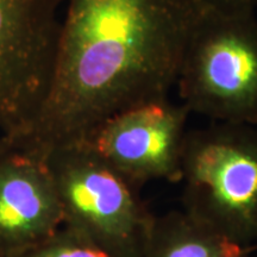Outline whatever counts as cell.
<instances>
[{
	"instance_id": "9c48e42d",
	"label": "cell",
	"mask_w": 257,
	"mask_h": 257,
	"mask_svg": "<svg viewBox=\"0 0 257 257\" xmlns=\"http://www.w3.org/2000/svg\"><path fill=\"white\" fill-rule=\"evenodd\" d=\"M15 257H115L69 227L63 226L34 248Z\"/></svg>"
},
{
	"instance_id": "8992f818",
	"label": "cell",
	"mask_w": 257,
	"mask_h": 257,
	"mask_svg": "<svg viewBox=\"0 0 257 257\" xmlns=\"http://www.w3.org/2000/svg\"><path fill=\"white\" fill-rule=\"evenodd\" d=\"M188 114L168 99L148 102L108 118L83 142L137 189L157 180L178 182Z\"/></svg>"
},
{
	"instance_id": "7a4b0ae2",
	"label": "cell",
	"mask_w": 257,
	"mask_h": 257,
	"mask_svg": "<svg viewBox=\"0 0 257 257\" xmlns=\"http://www.w3.org/2000/svg\"><path fill=\"white\" fill-rule=\"evenodd\" d=\"M184 211L250 248L257 240V131L216 123L188 131L181 161Z\"/></svg>"
},
{
	"instance_id": "5b68a950",
	"label": "cell",
	"mask_w": 257,
	"mask_h": 257,
	"mask_svg": "<svg viewBox=\"0 0 257 257\" xmlns=\"http://www.w3.org/2000/svg\"><path fill=\"white\" fill-rule=\"evenodd\" d=\"M64 0H0V140L27 133L43 107Z\"/></svg>"
},
{
	"instance_id": "277c9868",
	"label": "cell",
	"mask_w": 257,
	"mask_h": 257,
	"mask_svg": "<svg viewBox=\"0 0 257 257\" xmlns=\"http://www.w3.org/2000/svg\"><path fill=\"white\" fill-rule=\"evenodd\" d=\"M176 86L189 113L216 123L256 125L255 12L206 9L188 41Z\"/></svg>"
},
{
	"instance_id": "3957f363",
	"label": "cell",
	"mask_w": 257,
	"mask_h": 257,
	"mask_svg": "<svg viewBox=\"0 0 257 257\" xmlns=\"http://www.w3.org/2000/svg\"><path fill=\"white\" fill-rule=\"evenodd\" d=\"M69 227L115 257H146L155 216L134 187L87 143L43 156Z\"/></svg>"
},
{
	"instance_id": "ba28073f",
	"label": "cell",
	"mask_w": 257,
	"mask_h": 257,
	"mask_svg": "<svg viewBox=\"0 0 257 257\" xmlns=\"http://www.w3.org/2000/svg\"><path fill=\"white\" fill-rule=\"evenodd\" d=\"M250 248L234 242L182 211L154 218L146 257H249Z\"/></svg>"
},
{
	"instance_id": "8fae6325",
	"label": "cell",
	"mask_w": 257,
	"mask_h": 257,
	"mask_svg": "<svg viewBox=\"0 0 257 257\" xmlns=\"http://www.w3.org/2000/svg\"><path fill=\"white\" fill-rule=\"evenodd\" d=\"M0 257H5L4 255H3V253H0Z\"/></svg>"
},
{
	"instance_id": "52a82bcc",
	"label": "cell",
	"mask_w": 257,
	"mask_h": 257,
	"mask_svg": "<svg viewBox=\"0 0 257 257\" xmlns=\"http://www.w3.org/2000/svg\"><path fill=\"white\" fill-rule=\"evenodd\" d=\"M62 211L41 156L0 149V253L15 257L57 232Z\"/></svg>"
},
{
	"instance_id": "6da1fadb",
	"label": "cell",
	"mask_w": 257,
	"mask_h": 257,
	"mask_svg": "<svg viewBox=\"0 0 257 257\" xmlns=\"http://www.w3.org/2000/svg\"><path fill=\"white\" fill-rule=\"evenodd\" d=\"M53 79L27 133L0 149L43 157L83 142L95 127L168 99L188 41L206 11L200 0H64Z\"/></svg>"
},
{
	"instance_id": "30bf717a",
	"label": "cell",
	"mask_w": 257,
	"mask_h": 257,
	"mask_svg": "<svg viewBox=\"0 0 257 257\" xmlns=\"http://www.w3.org/2000/svg\"><path fill=\"white\" fill-rule=\"evenodd\" d=\"M205 8L221 14L255 12L257 0H200Z\"/></svg>"
}]
</instances>
